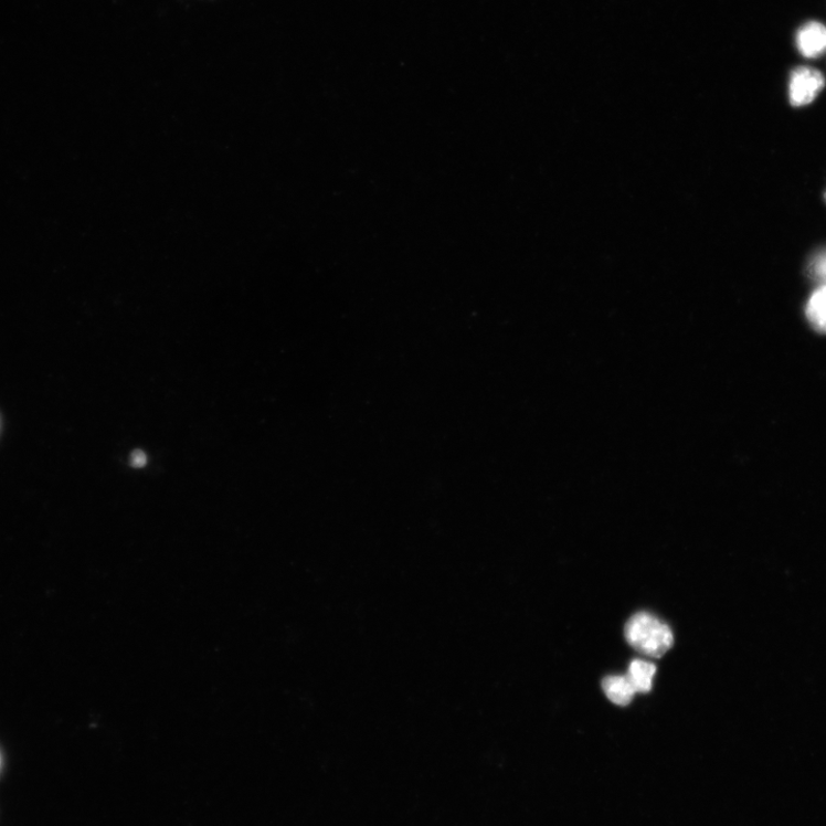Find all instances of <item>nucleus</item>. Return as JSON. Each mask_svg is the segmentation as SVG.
<instances>
[{"label": "nucleus", "mask_w": 826, "mask_h": 826, "mask_svg": "<svg viewBox=\"0 0 826 826\" xmlns=\"http://www.w3.org/2000/svg\"><path fill=\"white\" fill-rule=\"evenodd\" d=\"M796 46L808 59H815L826 52V27L812 21L799 29L796 34Z\"/></svg>", "instance_id": "obj_3"}, {"label": "nucleus", "mask_w": 826, "mask_h": 826, "mask_svg": "<svg viewBox=\"0 0 826 826\" xmlns=\"http://www.w3.org/2000/svg\"><path fill=\"white\" fill-rule=\"evenodd\" d=\"M607 698L618 706H627L637 693L628 676H607L603 681Z\"/></svg>", "instance_id": "obj_4"}, {"label": "nucleus", "mask_w": 826, "mask_h": 826, "mask_svg": "<svg viewBox=\"0 0 826 826\" xmlns=\"http://www.w3.org/2000/svg\"><path fill=\"white\" fill-rule=\"evenodd\" d=\"M808 274L820 285H826V250H823L813 256L808 264Z\"/></svg>", "instance_id": "obj_7"}, {"label": "nucleus", "mask_w": 826, "mask_h": 826, "mask_svg": "<svg viewBox=\"0 0 826 826\" xmlns=\"http://www.w3.org/2000/svg\"><path fill=\"white\" fill-rule=\"evenodd\" d=\"M825 86L823 74L812 67H796L791 73L788 96L794 107H804L812 104Z\"/></svg>", "instance_id": "obj_2"}, {"label": "nucleus", "mask_w": 826, "mask_h": 826, "mask_svg": "<svg viewBox=\"0 0 826 826\" xmlns=\"http://www.w3.org/2000/svg\"><path fill=\"white\" fill-rule=\"evenodd\" d=\"M825 199H826V194H825Z\"/></svg>", "instance_id": "obj_8"}, {"label": "nucleus", "mask_w": 826, "mask_h": 826, "mask_svg": "<svg viewBox=\"0 0 826 826\" xmlns=\"http://www.w3.org/2000/svg\"><path fill=\"white\" fill-rule=\"evenodd\" d=\"M806 314L812 327L826 335V285H820L807 304Z\"/></svg>", "instance_id": "obj_5"}, {"label": "nucleus", "mask_w": 826, "mask_h": 826, "mask_svg": "<svg viewBox=\"0 0 826 826\" xmlns=\"http://www.w3.org/2000/svg\"><path fill=\"white\" fill-rule=\"evenodd\" d=\"M627 642L638 653L653 658H661L673 646L674 636L660 618L645 612L629 618L625 628Z\"/></svg>", "instance_id": "obj_1"}, {"label": "nucleus", "mask_w": 826, "mask_h": 826, "mask_svg": "<svg viewBox=\"0 0 826 826\" xmlns=\"http://www.w3.org/2000/svg\"><path fill=\"white\" fill-rule=\"evenodd\" d=\"M657 668L652 663L634 660L628 670V678L636 692L647 693L653 689L654 676Z\"/></svg>", "instance_id": "obj_6"}]
</instances>
